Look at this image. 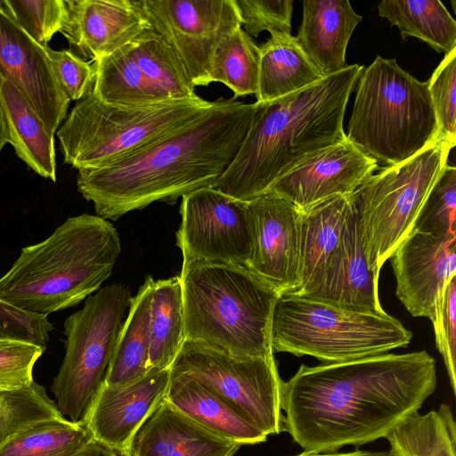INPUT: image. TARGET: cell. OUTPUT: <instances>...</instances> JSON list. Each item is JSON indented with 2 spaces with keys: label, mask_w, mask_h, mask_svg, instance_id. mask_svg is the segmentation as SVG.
<instances>
[{
  "label": "cell",
  "mask_w": 456,
  "mask_h": 456,
  "mask_svg": "<svg viewBox=\"0 0 456 456\" xmlns=\"http://www.w3.org/2000/svg\"><path fill=\"white\" fill-rule=\"evenodd\" d=\"M435 359L425 350L301 364L281 389L284 431L305 452L385 438L435 392Z\"/></svg>",
  "instance_id": "obj_1"
},
{
  "label": "cell",
  "mask_w": 456,
  "mask_h": 456,
  "mask_svg": "<svg viewBox=\"0 0 456 456\" xmlns=\"http://www.w3.org/2000/svg\"><path fill=\"white\" fill-rule=\"evenodd\" d=\"M255 103L220 98L200 118L126 158L78 170L77 187L96 216L118 220L153 202L175 204L213 187L236 157Z\"/></svg>",
  "instance_id": "obj_2"
},
{
  "label": "cell",
  "mask_w": 456,
  "mask_h": 456,
  "mask_svg": "<svg viewBox=\"0 0 456 456\" xmlns=\"http://www.w3.org/2000/svg\"><path fill=\"white\" fill-rule=\"evenodd\" d=\"M362 69L351 64L297 92L256 102L247 135L213 188L248 202L297 166L345 141L344 116Z\"/></svg>",
  "instance_id": "obj_3"
},
{
  "label": "cell",
  "mask_w": 456,
  "mask_h": 456,
  "mask_svg": "<svg viewBox=\"0 0 456 456\" xmlns=\"http://www.w3.org/2000/svg\"><path fill=\"white\" fill-rule=\"evenodd\" d=\"M117 229L96 215L67 218L44 240L21 248L0 278V299L46 316L100 289L120 255Z\"/></svg>",
  "instance_id": "obj_4"
},
{
  "label": "cell",
  "mask_w": 456,
  "mask_h": 456,
  "mask_svg": "<svg viewBox=\"0 0 456 456\" xmlns=\"http://www.w3.org/2000/svg\"><path fill=\"white\" fill-rule=\"evenodd\" d=\"M179 278L185 341L240 358L273 356L280 295L268 284L246 267L199 261H183Z\"/></svg>",
  "instance_id": "obj_5"
},
{
  "label": "cell",
  "mask_w": 456,
  "mask_h": 456,
  "mask_svg": "<svg viewBox=\"0 0 456 456\" xmlns=\"http://www.w3.org/2000/svg\"><path fill=\"white\" fill-rule=\"evenodd\" d=\"M355 87L346 139L378 164H400L440 134L428 82L403 69L395 58L377 56Z\"/></svg>",
  "instance_id": "obj_6"
},
{
  "label": "cell",
  "mask_w": 456,
  "mask_h": 456,
  "mask_svg": "<svg viewBox=\"0 0 456 456\" xmlns=\"http://www.w3.org/2000/svg\"><path fill=\"white\" fill-rule=\"evenodd\" d=\"M412 334L387 314L355 311L296 294L273 307V352L313 356L323 363L373 356L406 346Z\"/></svg>",
  "instance_id": "obj_7"
},
{
  "label": "cell",
  "mask_w": 456,
  "mask_h": 456,
  "mask_svg": "<svg viewBox=\"0 0 456 456\" xmlns=\"http://www.w3.org/2000/svg\"><path fill=\"white\" fill-rule=\"evenodd\" d=\"M213 104L196 96L121 107L103 103L91 92L76 103L55 134L66 164L77 170L100 168L195 120Z\"/></svg>",
  "instance_id": "obj_8"
},
{
  "label": "cell",
  "mask_w": 456,
  "mask_h": 456,
  "mask_svg": "<svg viewBox=\"0 0 456 456\" xmlns=\"http://www.w3.org/2000/svg\"><path fill=\"white\" fill-rule=\"evenodd\" d=\"M454 146L439 134L409 159L373 174L352 193L368 262L377 276L413 230L417 216Z\"/></svg>",
  "instance_id": "obj_9"
},
{
  "label": "cell",
  "mask_w": 456,
  "mask_h": 456,
  "mask_svg": "<svg viewBox=\"0 0 456 456\" xmlns=\"http://www.w3.org/2000/svg\"><path fill=\"white\" fill-rule=\"evenodd\" d=\"M132 297L126 285L112 283L65 320V355L51 389L66 419L84 422L103 387Z\"/></svg>",
  "instance_id": "obj_10"
},
{
  "label": "cell",
  "mask_w": 456,
  "mask_h": 456,
  "mask_svg": "<svg viewBox=\"0 0 456 456\" xmlns=\"http://www.w3.org/2000/svg\"><path fill=\"white\" fill-rule=\"evenodd\" d=\"M171 370L197 380L265 435L284 431L274 356L240 358L185 341Z\"/></svg>",
  "instance_id": "obj_11"
},
{
  "label": "cell",
  "mask_w": 456,
  "mask_h": 456,
  "mask_svg": "<svg viewBox=\"0 0 456 456\" xmlns=\"http://www.w3.org/2000/svg\"><path fill=\"white\" fill-rule=\"evenodd\" d=\"M151 28L176 53L194 86L210 84L223 40L241 28L235 0H139Z\"/></svg>",
  "instance_id": "obj_12"
},
{
  "label": "cell",
  "mask_w": 456,
  "mask_h": 456,
  "mask_svg": "<svg viewBox=\"0 0 456 456\" xmlns=\"http://www.w3.org/2000/svg\"><path fill=\"white\" fill-rule=\"evenodd\" d=\"M179 211L176 246L183 262L247 268L252 244L248 202L208 187L183 196Z\"/></svg>",
  "instance_id": "obj_13"
},
{
  "label": "cell",
  "mask_w": 456,
  "mask_h": 456,
  "mask_svg": "<svg viewBox=\"0 0 456 456\" xmlns=\"http://www.w3.org/2000/svg\"><path fill=\"white\" fill-rule=\"evenodd\" d=\"M252 244L247 268L279 295L300 286V215L291 201L266 192L248 202Z\"/></svg>",
  "instance_id": "obj_14"
},
{
  "label": "cell",
  "mask_w": 456,
  "mask_h": 456,
  "mask_svg": "<svg viewBox=\"0 0 456 456\" xmlns=\"http://www.w3.org/2000/svg\"><path fill=\"white\" fill-rule=\"evenodd\" d=\"M0 74L24 95L44 126L55 134L70 100L61 86L46 46L38 44L0 0Z\"/></svg>",
  "instance_id": "obj_15"
},
{
  "label": "cell",
  "mask_w": 456,
  "mask_h": 456,
  "mask_svg": "<svg viewBox=\"0 0 456 456\" xmlns=\"http://www.w3.org/2000/svg\"><path fill=\"white\" fill-rule=\"evenodd\" d=\"M389 258L398 299L411 315L433 322L444 289L456 275V237L411 231Z\"/></svg>",
  "instance_id": "obj_16"
},
{
  "label": "cell",
  "mask_w": 456,
  "mask_h": 456,
  "mask_svg": "<svg viewBox=\"0 0 456 456\" xmlns=\"http://www.w3.org/2000/svg\"><path fill=\"white\" fill-rule=\"evenodd\" d=\"M171 368L151 369L125 386L103 385L84 419L93 439L126 456L144 421L166 399Z\"/></svg>",
  "instance_id": "obj_17"
},
{
  "label": "cell",
  "mask_w": 456,
  "mask_h": 456,
  "mask_svg": "<svg viewBox=\"0 0 456 456\" xmlns=\"http://www.w3.org/2000/svg\"><path fill=\"white\" fill-rule=\"evenodd\" d=\"M377 169L374 159L346 139L294 167L267 192L304 209L334 196L354 193Z\"/></svg>",
  "instance_id": "obj_18"
},
{
  "label": "cell",
  "mask_w": 456,
  "mask_h": 456,
  "mask_svg": "<svg viewBox=\"0 0 456 456\" xmlns=\"http://www.w3.org/2000/svg\"><path fill=\"white\" fill-rule=\"evenodd\" d=\"M61 33L69 51L97 59L125 46L151 26L139 0H65Z\"/></svg>",
  "instance_id": "obj_19"
},
{
  "label": "cell",
  "mask_w": 456,
  "mask_h": 456,
  "mask_svg": "<svg viewBox=\"0 0 456 456\" xmlns=\"http://www.w3.org/2000/svg\"><path fill=\"white\" fill-rule=\"evenodd\" d=\"M305 297L346 309L385 313L379 297V276L368 262L353 197L339 248L320 282Z\"/></svg>",
  "instance_id": "obj_20"
},
{
  "label": "cell",
  "mask_w": 456,
  "mask_h": 456,
  "mask_svg": "<svg viewBox=\"0 0 456 456\" xmlns=\"http://www.w3.org/2000/svg\"><path fill=\"white\" fill-rule=\"evenodd\" d=\"M240 446L213 433L165 399L136 432L130 456H234Z\"/></svg>",
  "instance_id": "obj_21"
},
{
  "label": "cell",
  "mask_w": 456,
  "mask_h": 456,
  "mask_svg": "<svg viewBox=\"0 0 456 456\" xmlns=\"http://www.w3.org/2000/svg\"><path fill=\"white\" fill-rule=\"evenodd\" d=\"M362 20L347 0L303 1V19L296 38L322 77L349 65L346 47Z\"/></svg>",
  "instance_id": "obj_22"
},
{
  "label": "cell",
  "mask_w": 456,
  "mask_h": 456,
  "mask_svg": "<svg viewBox=\"0 0 456 456\" xmlns=\"http://www.w3.org/2000/svg\"><path fill=\"white\" fill-rule=\"evenodd\" d=\"M351 207L352 194L301 209L300 286L296 295H307L320 282L339 248Z\"/></svg>",
  "instance_id": "obj_23"
},
{
  "label": "cell",
  "mask_w": 456,
  "mask_h": 456,
  "mask_svg": "<svg viewBox=\"0 0 456 456\" xmlns=\"http://www.w3.org/2000/svg\"><path fill=\"white\" fill-rule=\"evenodd\" d=\"M166 400L213 433L240 445L264 443L267 435L194 379L171 370Z\"/></svg>",
  "instance_id": "obj_24"
},
{
  "label": "cell",
  "mask_w": 456,
  "mask_h": 456,
  "mask_svg": "<svg viewBox=\"0 0 456 456\" xmlns=\"http://www.w3.org/2000/svg\"><path fill=\"white\" fill-rule=\"evenodd\" d=\"M0 96L8 143L19 159L44 178L56 182L54 134L44 126L22 93L0 74Z\"/></svg>",
  "instance_id": "obj_25"
},
{
  "label": "cell",
  "mask_w": 456,
  "mask_h": 456,
  "mask_svg": "<svg viewBox=\"0 0 456 456\" xmlns=\"http://www.w3.org/2000/svg\"><path fill=\"white\" fill-rule=\"evenodd\" d=\"M259 48L256 102L286 96L324 77L291 34H273Z\"/></svg>",
  "instance_id": "obj_26"
},
{
  "label": "cell",
  "mask_w": 456,
  "mask_h": 456,
  "mask_svg": "<svg viewBox=\"0 0 456 456\" xmlns=\"http://www.w3.org/2000/svg\"><path fill=\"white\" fill-rule=\"evenodd\" d=\"M154 280L146 277L132 297L104 385L125 386L149 371L151 302Z\"/></svg>",
  "instance_id": "obj_27"
},
{
  "label": "cell",
  "mask_w": 456,
  "mask_h": 456,
  "mask_svg": "<svg viewBox=\"0 0 456 456\" xmlns=\"http://www.w3.org/2000/svg\"><path fill=\"white\" fill-rule=\"evenodd\" d=\"M93 65L94 81L92 93L103 103L140 107L173 100L145 77L126 46L97 59Z\"/></svg>",
  "instance_id": "obj_28"
},
{
  "label": "cell",
  "mask_w": 456,
  "mask_h": 456,
  "mask_svg": "<svg viewBox=\"0 0 456 456\" xmlns=\"http://www.w3.org/2000/svg\"><path fill=\"white\" fill-rule=\"evenodd\" d=\"M150 336L149 370L171 368L185 341L179 275L154 281Z\"/></svg>",
  "instance_id": "obj_29"
},
{
  "label": "cell",
  "mask_w": 456,
  "mask_h": 456,
  "mask_svg": "<svg viewBox=\"0 0 456 456\" xmlns=\"http://www.w3.org/2000/svg\"><path fill=\"white\" fill-rule=\"evenodd\" d=\"M377 9L403 39L417 37L445 54L456 48V21L439 0H384Z\"/></svg>",
  "instance_id": "obj_30"
},
{
  "label": "cell",
  "mask_w": 456,
  "mask_h": 456,
  "mask_svg": "<svg viewBox=\"0 0 456 456\" xmlns=\"http://www.w3.org/2000/svg\"><path fill=\"white\" fill-rule=\"evenodd\" d=\"M385 438L395 456H456V426L446 403L425 414L411 413Z\"/></svg>",
  "instance_id": "obj_31"
},
{
  "label": "cell",
  "mask_w": 456,
  "mask_h": 456,
  "mask_svg": "<svg viewBox=\"0 0 456 456\" xmlns=\"http://www.w3.org/2000/svg\"><path fill=\"white\" fill-rule=\"evenodd\" d=\"M145 77L168 99L198 96L175 50L151 27L125 45Z\"/></svg>",
  "instance_id": "obj_32"
},
{
  "label": "cell",
  "mask_w": 456,
  "mask_h": 456,
  "mask_svg": "<svg viewBox=\"0 0 456 456\" xmlns=\"http://www.w3.org/2000/svg\"><path fill=\"white\" fill-rule=\"evenodd\" d=\"M92 439L85 422L49 419L11 436L0 445V456H71Z\"/></svg>",
  "instance_id": "obj_33"
},
{
  "label": "cell",
  "mask_w": 456,
  "mask_h": 456,
  "mask_svg": "<svg viewBox=\"0 0 456 456\" xmlns=\"http://www.w3.org/2000/svg\"><path fill=\"white\" fill-rule=\"evenodd\" d=\"M260 48L253 38L239 28L217 47L212 65L210 84L220 82L240 96H255L258 91Z\"/></svg>",
  "instance_id": "obj_34"
},
{
  "label": "cell",
  "mask_w": 456,
  "mask_h": 456,
  "mask_svg": "<svg viewBox=\"0 0 456 456\" xmlns=\"http://www.w3.org/2000/svg\"><path fill=\"white\" fill-rule=\"evenodd\" d=\"M65 417L35 381L24 387L0 389V445L37 421Z\"/></svg>",
  "instance_id": "obj_35"
},
{
  "label": "cell",
  "mask_w": 456,
  "mask_h": 456,
  "mask_svg": "<svg viewBox=\"0 0 456 456\" xmlns=\"http://www.w3.org/2000/svg\"><path fill=\"white\" fill-rule=\"evenodd\" d=\"M456 168L446 165L428 194L413 230L436 237H456Z\"/></svg>",
  "instance_id": "obj_36"
},
{
  "label": "cell",
  "mask_w": 456,
  "mask_h": 456,
  "mask_svg": "<svg viewBox=\"0 0 456 456\" xmlns=\"http://www.w3.org/2000/svg\"><path fill=\"white\" fill-rule=\"evenodd\" d=\"M22 27L38 44L47 46L66 19L65 0H4Z\"/></svg>",
  "instance_id": "obj_37"
},
{
  "label": "cell",
  "mask_w": 456,
  "mask_h": 456,
  "mask_svg": "<svg viewBox=\"0 0 456 456\" xmlns=\"http://www.w3.org/2000/svg\"><path fill=\"white\" fill-rule=\"evenodd\" d=\"M428 82L439 134L455 144L456 48L445 54Z\"/></svg>",
  "instance_id": "obj_38"
},
{
  "label": "cell",
  "mask_w": 456,
  "mask_h": 456,
  "mask_svg": "<svg viewBox=\"0 0 456 456\" xmlns=\"http://www.w3.org/2000/svg\"><path fill=\"white\" fill-rule=\"evenodd\" d=\"M241 26L251 37L263 31L290 34L293 12L292 0H235Z\"/></svg>",
  "instance_id": "obj_39"
},
{
  "label": "cell",
  "mask_w": 456,
  "mask_h": 456,
  "mask_svg": "<svg viewBox=\"0 0 456 456\" xmlns=\"http://www.w3.org/2000/svg\"><path fill=\"white\" fill-rule=\"evenodd\" d=\"M45 348L31 342L0 339V389L20 388L31 385L33 368Z\"/></svg>",
  "instance_id": "obj_40"
},
{
  "label": "cell",
  "mask_w": 456,
  "mask_h": 456,
  "mask_svg": "<svg viewBox=\"0 0 456 456\" xmlns=\"http://www.w3.org/2000/svg\"><path fill=\"white\" fill-rule=\"evenodd\" d=\"M436 347L443 356L452 392H456V275L446 285L432 322Z\"/></svg>",
  "instance_id": "obj_41"
},
{
  "label": "cell",
  "mask_w": 456,
  "mask_h": 456,
  "mask_svg": "<svg viewBox=\"0 0 456 456\" xmlns=\"http://www.w3.org/2000/svg\"><path fill=\"white\" fill-rule=\"evenodd\" d=\"M46 53L61 86L70 101H80L93 90L94 65L69 50H53L48 45Z\"/></svg>",
  "instance_id": "obj_42"
},
{
  "label": "cell",
  "mask_w": 456,
  "mask_h": 456,
  "mask_svg": "<svg viewBox=\"0 0 456 456\" xmlns=\"http://www.w3.org/2000/svg\"><path fill=\"white\" fill-rule=\"evenodd\" d=\"M52 330L46 316L25 312L0 299V339H20L45 348Z\"/></svg>",
  "instance_id": "obj_43"
},
{
  "label": "cell",
  "mask_w": 456,
  "mask_h": 456,
  "mask_svg": "<svg viewBox=\"0 0 456 456\" xmlns=\"http://www.w3.org/2000/svg\"><path fill=\"white\" fill-rule=\"evenodd\" d=\"M71 456H126L94 439Z\"/></svg>",
  "instance_id": "obj_44"
},
{
  "label": "cell",
  "mask_w": 456,
  "mask_h": 456,
  "mask_svg": "<svg viewBox=\"0 0 456 456\" xmlns=\"http://www.w3.org/2000/svg\"><path fill=\"white\" fill-rule=\"evenodd\" d=\"M295 456H395V455L390 450L379 451V452L354 450V451L346 452H332V453H310V452H303Z\"/></svg>",
  "instance_id": "obj_45"
},
{
  "label": "cell",
  "mask_w": 456,
  "mask_h": 456,
  "mask_svg": "<svg viewBox=\"0 0 456 456\" xmlns=\"http://www.w3.org/2000/svg\"><path fill=\"white\" fill-rule=\"evenodd\" d=\"M6 143H8V130L0 96V152Z\"/></svg>",
  "instance_id": "obj_46"
}]
</instances>
